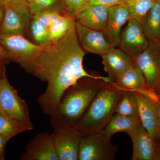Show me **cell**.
I'll return each instance as SVG.
<instances>
[{
    "mask_svg": "<svg viewBox=\"0 0 160 160\" xmlns=\"http://www.w3.org/2000/svg\"><path fill=\"white\" fill-rule=\"evenodd\" d=\"M86 52L80 46L75 27L55 42L43 46L26 71L47 83V88L38 98L43 112L54 113L63 93L85 77L97 78L111 83L105 77L86 71L83 65Z\"/></svg>",
    "mask_w": 160,
    "mask_h": 160,
    "instance_id": "cell-1",
    "label": "cell"
},
{
    "mask_svg": "<svg viewBox=\"0 0 160 160\" xmlns=\"http://www.w3.org/2000/svg\"><path fill=\"white\" fill-rule=\"evenodd\" d=\"M106 82L85 77L66 89L50 117V124L54 130L74 126Z\"/></svg>",
    "mask_w": 160,
    "mask_h": 160,
    "instance_id": "cell-2",
    "label": "cell"
},
{
    "mask_svg": "<svg viewBox=\"0 0 160 160\" xmlns=\"http://www.w3.org/2000/svg\"><path fill=\"white\" fill-rule=\"evenodd\" d=\"M124 91L106 82L74 126L84 136L102 132L115 113Z\"/></svg>",
    "mask_w": 160,
    "mask_h": 160,
    "instance_id": "cell-3",
    "label": "cell"
},
{
    "mask_svg": "<svg viewBox=\"0 0 160 160\" xmlns=\"http://www.w3.org/2000/svg\"><path fill=\"white\" fill-rule=\"evenodd\" d=\"M0 109L12 118L33 129L28 105L10 85L5 71L0 78Z\"/></svg>",
    "mask_w": 160,
    "mask_h": 160,
    "instance_id": "cell-4",
    "label": "cell"
},
{
    "mask_svg": "<svg viewBox=\"0 0 160 160\" xmlns=\"http://www.w3.org/2000/svg\"><path fill=\"white\" fill-rule=\"evenodd\" d=\"M0 45L6 48L8 57L26 70L43 46L34 44L21 35L0 34Z\"/></svg>",
    "mask_w": 160,
    "mask_h": 160,
    "instance_id": "cell-5",
    "label": "cell"
},
{
    "mask_svg": "<svg viewBox=\"0 0 160 160\" xmlns=\"http://www.w3.org/2000/svg\"><path fill=\"white\" fill-rule=\"evenodd\" d=\"M118 150L102 132L87 135L80 143L78 160H114Z\"/></svg>",
    "mask_w": 160,
    "mask_h": 160,
    "instance_id": "cell-6",
    "label": "cell"
},
{
    "mask_svg": "<svg viewBox=\"0 0 160 160\" xmlns=\"http://www.w3.org/2000/svg\"><path fill=\"white\" fill-rule=\"evenodd\" d=\"M134 60L149 88L157 92L160 87V43H149L148 48Z\"/></svg>",
    "mask_w": 160,
    "mask_h": 160,
    "instance_id": "cell-7",
    "label": "cell"
},
{
    "mask_svg": "<svg viewBox=\"0 0 160 160\" xmlns=\"http://www.w3.org/2000/svg\"><path fill=\"white\" fill-rule=\"evenodd\" d=\"M52 134L59 160H78L80 144L84 135L74 126L55 129Z\"/></svg>",
    "mask_w": 160,
    "mask_h": 160,
    "instance_id": "cell-8",
    "label": "cell"
},
{
    "mask_svg": "<svg viewBox=\"0 0 160 160\" xmlns=\"http://www.w3.org/2000/svg\"><path fill=\"white\" fill-rule=\"evenodd\" d=\"M149 42L142 24L130 19L121 32L118 47L134 59L149 46Z\"/></svg>",
    "mask_w": 160,
    "mask_h": 160,
    "instance_id": "cell-9",
    "label": "cell"
},
{
    "mask_svg": "<svg viewBox=\"0 0 160 160\" xmlns=\"http://www.w3.org/2000/svg\"><path fill=\"white\" fill-rule=\"evenodd\" d=\"M128 135L133 147L132 160H160V143L140 123Z\"/></svg>",
    "mask_w": 160,
    "mask_h": 160,
    "instance_id": "cell-10",
    "label": "cell"
},
{
    "mask_svg": "<svg viewBox=\"0 0 160 160\" xmlns=\"http://www.w3.org/2000/svg\"><path fill=\"white\" fill-rule=\"evenodd\" d=\"M5 14L0 27V34L25 36L32 15L27 5L4 6Z\"/></svg>",
    "mask_w": 160,
    "mask_h": 160,
    "instance_id": "cell-11",
    "label": "cell"
},
{
    "mask_svg": "<svg viewBox=\"0 0 160 160\" xmlns=\"http://www.w3.org/2000/svg\"><path fill=\"white\" fill-rule=\"evenodd\" d=\"M21 160H59L52 134L41 132L35 136L26 146Z\"/></svg>",
    "mask_w": 160,
    "mask_h": 160,
    "instance_id": "cell-12",
    "label": "cell"
},
{
    "mask_svg": "<svg viewBox=\"0 0 160 160\" xmlns=\"http://www.w3.org/2000/svg\"><path fill=\"white\" fill-rule=\"evenodd\" d=\"M76 31L80 46L86 53L103 55L113 48L103 32L90 29L76 22Z\"/></svg>",
    "mask_w": 160,
    "mask_h": 160,
    "instance_id": "cell-13",
    "label": "cell"
},
{
    "mask_svg": "<svg viewBox=\"0 0 160 160\" xmlns=\"http://www.w3.org/2000/svg\"><path fill=\"white\" fill-rule=\"evenodd\" d=\"M129 19V11L125 2L109 7L103 33L108 42L113 47L118 46L122 28Z\"/></svg>",
    "mask_w": 160,
    "mask_h": 160,
    "instance_id": "cell-14",
    "label": "cell"
},
{
    "mask_svg": "<svg viewBox=\"0 0 160 160\" xmlns=\"http://www.w3.org/2000/svg\"><path fill=\"white\" fill-rule=\"evenodd\" d=\"M101 57L104 70L107 72L108 77L112 84L123 72L135 64L132 58L116 47L111 48Z\"/></svg>",
    "mask_w": 160,
    "mask_h": 160,
    "instance_id": "cell-15",
    "label": "cell"
},
{
    "mask_svg": "<svg viewBox=\"0 0 160 160\" xmlns=\"http://www.w3.org/2000/svg\"><path fill=\"white\" fill-rule=\"evenodd\" d=\"M109 8L102 5L85 6L72 16L83 26L103 32L107 23Z\"/></svg>",
    "mask_w": 160,
    "mask_h": 160,
    "instance_id": "cell-16",
    "label": "cell"
},
{
    "mask_svg": "<svg viewBox=\"0 0 160 160\" xmlns=\"http://www.w3.org/2000/svg\"><path fill=\"white\" fill-rule=\"evenodd\" d=\"M133 92L137 100L139 117L142 125L155 140L160 142L156 103L141 92Z\"/></svg>",
    "mask_w": 160,
    "mask_h": 160,
    "instance_id": "cell-17",
    "label": "cell"
},
{
    "mask_svg": "<svg viewBox=\"0 0 160 160\" xmlns=\"http://www.w3.org/2000/svg\"><path fill=\"white\" fill-rule=\"evenodd\" d=\"M112 84L122 90L139 91L149 89L144 76L136 64L123 72Z\"/></svg>",
    "mask_w": 160,
    "mask_h": 160,
    "instance_id": "cell-18",
    "label": "cell"
},
{
    "mask_svg": "<svg viewBox=\"0 0 160 160\" xmlns=\"http://www.w3.org/2000/svg\"><path fill=\"white\" fill-rule=\"evenodd\" d=\"M141 123L139 117L138 116L115 113L102 132L108 138H111L113 134L118 132H126L129 135Z\"/></svg>",
    "mask_w": 160,
    "mask_h": 160,
    "instance_id": "cell-19",
    "label": "cell"
},
{
    "mask_svg": "<svg viewBox=\"0 0 160 160\" xmlns=\"http://www.w3.org/2000/svg\"><path fill=\"white\" fill-rule=\"evenodd\" d=\"M149 43H160V3L155 2L141 23Z\"/></svg>",
    "mask_w": 160,
    "mask_h": 160,
    "instance_id": "cell-20",
    "label": "cell"
},
{
    "mask_svg": "<svg viewBox=\"0 0 160 160\" xmlns=\"http://www.w3.org/2000/svg\"><path fill=\"white\" fill-rule=\"evenodd\" d=\"M76 21L72 16L62 14L52 23L47 33L50 42H55L75 28Z\"/></svg>",
    "mask_w": 160,
    "mask_h": 160,
    "instance_id": "cell-21",
    "label": "cell"
},
{
    "mask_svg": "<svg viewBox=\"0 0 160 160\" xmlns=\"http://www.w3.org/2000/svg\"><path fill=\"white\" fill-rule=\"evenodd\" d=\"M31 130L28 126L12 118L0 109V135L9 140L23 132Z\"/></svg>",
    "mask_w": 160,
    "mask_h": 160,
    "instance_id": "cell-22",
    "label": "cell"
},
{
    "mask_svg": "<svg viewBox=\"0 0 160 160\" xmlns=\"http://www.w3.org/2000/svg\"><path fill=\"white\" fill-rule=\"evenodd\" d=\"M115 113L139 116L138 106L134 92L130 90L124 91L117 106Z\"/></svg>",
    "mask_w": 160,
    "mask_h": 160,
    "instance_id": "cell-23",
    "label": "cell"
},
{
    "mask_svg": "<svg viewBox=\"0 0 160 160\" xmlns=\"http://www.w3.org/2000/svg\"><path fill=\"white\" fill-rule=\"evenodd\" d=\"M32 15L49 9H58L69 14L61 0H25Z\"/></svg>",
    "mask_w": 160,
    "mask_h": 160,
    "instance_id": "cell-24",
    "label": "cell"
},
{
    "mask_svg": "<svg viewBox=\"0 0 160 160\" xmlns=\"http://www.w3.org/2000/svg\"><path fill=\"white\" fill-rule=\"evenodd\" d=\"M154 3L152 0H127L125 2L129 11L130 19L136 20L141 23Z\"/></svg>",
    "mask_w": 160,
    "mask_h": 160,
    "instance_id": "cell-25",
    "label": "cell"
},
{
    "mask_svg": "<svg viewBox=\"0 0 160 160\" xmlns=\"http://www.w3.org/2000/svg\"><path fill=\"white\" fill-rule=\"evenodd\" d=\"M29 27L32 37L36 44L44 46L50 42L47 31L41 26L35 15H32Z\"/></svg>",
    "mask_w": 160,
    "mask_h": 160,
    "instance_id": "cell-26",
    "label": "cell"
},
{
    "mask_svg": "<svg viewBox=\"0 0 160 160\" xmlns=\"http://www.w3.org/2000/svg\"><path fill=\"white\" fill-rule=\"evenodd\" d=\"M62 14H69L58 9H49L39 12L35 15L39 22L46 31L58 18ZM70 15V14H69Z\"/></svg>",
    "mask_w": 160,
    "mask_h": 160,
    "instance_id": "cell-27",
    "label": "cell"
},
{
    "mask_svg": "<svg viewBox=\"0 0 160 160\" xmlns=\"http://www.w3.org/2000/svg\"><path fill=\"white\" fill-rule=\"evenodd\" d=\"M89 0H64L68 12L72 16L88 3Z\"/></svg>",
    "mask_w": 160,
    "mask_h": 160,
    "instance_id": "cell-28",
    "label": "cell"
},
{
    "mask_svg": "<svg viewBox=\"0 0 160 160\" xmlns=\"http://www.w3.org/2000/svg\"><path fill=\"white\" fill-rule=\"evenodd\" d=\"M127 0H89L86 6L102 5L110 7L125 3Z\"/></svg>",
    "mask_w": 160,
    "mask_h": 160,
    "instance_id": "cell-29",
    "label": "cell"
},
{
    "mask_svg": "<svg viewBox=\"0 0 160 160\" xmlns=\"http://www.w3.org/2000/svg\"><path fill=\"white\" fill-rule=\"evenodd\" d=\"M0 4L4 6L6 5L18 6L26 5L25 0H0Z\"/></svg>",
    "mask_w": 160,
    "mask_h": 160,
    "instance_id": "cell-30",
    "label": "cell"
},
{
    "mask_svg": "<svg viewBox=\"0 0 160 160\" xmlns=\"http://www.w3.org/2000/svg\"><path fill=\"white\" fill-rule=\"evenodd\" d=\"M9 141L8 139L0 135V160H4L5 146Z\"/></svg>",
    "mask_w": 160,
    "mask_h": 160,
    "instance_id": "cell-31",
    "label": "cell"
},
{
    "mask_svg": "<svg viewBox=\"0 0 160 160\" xmlns=\"http://www.w3.org/2000/svg\"><path fill=\"white\" fill-rule=\"evenodd\" d=\"M157 112L158 126L159 132L160 133V101L156 103Z\"/></svg>",
    "mask_w": 160,
    "mask_h": 160,
    "instance_id": "cell-32",
    "label": "cell"
},
{
    "mask_svg": "<svg viewBox=\"0 0 160 160\" xmlns=\"http://www.w3.org/2000/svg\"><path fill=\"white\" fill-rule=\"evenodd\" d=\"M4 14H5V8L4 6L0 4V27L2 23L3 18H4Z\"/></svg>",
    "mask_w": 160,
    "mask_h": 160,
    "instance_id": "cell-33",
    "label": "cell"
},
{
    "mask_svg": "<svg viewBox=\"0 0 160 160\" xmlns=\"http://www.w3.org/2000/svg\"><path fill=\"white\" fill-rule=\"evenodd\" d=\"M7 57H8L7 52L3 48L2 46L0 45V59Z\"/></svg>",
    "mask_w": 160,
    "mask_h": 160,
    "instance_id": "cell-34",
    "label": "cell"
},
{
    "mask_svg": "<svg viewBox=\"0 0 160 160\" xmlns=\"http://www.w3.org/2000/svg\"><path fill=\"white\" fill-rule=\"evenodd\" d=\"M155 2L160 3V0H152Z\"/></svg>",
    "mask_w": 160,
    "mask_h": 160,
    "instance_id": "cell-35",
    "label": "cell"
},
{
    "mask_svg": "<svg viewBox=\"0 0 160 160\" xmlns=\"http://www.w3.org/2000/svg\"><path fill=\"white\" fill-rule=\"evenodd\" d=\"M157 92H158V94L159 95L160 97V89H159Z\"/></svg>",
    "mask_w": 160,
    "mask_h": 160,
    "instance_id": "cell-36",
    "label": "cell"
},
{
    "mask_svg": "<svg viewBox=\"0 0 160 160\" xmlns=\"http://www.w3.org/2000/svg\"><path fill=\"white\" fill-rule=\"evenodd\" d=\"M159 140H160V133L159 134Z\"/></svg>",
    "mask_w": 160,
    "mask_h": 160,
    "instance_id": "cell-37",
    "label": "cell"
},
{
    "mask_svg": "<svg viewBox=\"0 0 160 160\" xmlns=\"http://www.w3.org/2000/svg\"></svg>",
    "mask_w": 160,
    "mask_h": 160,
    "instance_id": "cell-38",
    "label": "cell"
},
{
    "mask_svg": "<svg viewBox=\"0 0 160 160\" xmlns=\"http://www.w3.org/2000/svg\"><path fill=\"white\" fill-rule=\"evenodd\" d=\"M159 89H158V90H159Z\"/></svg>",
    "mask_w": 160,
    "mask_h": 160,
    "instance_id": "cell-39",
    "label": "cell"
},
{
    "mask_svg": "<svg viewBox=\"0 0 160 160\" xmlns=\"http://www.w3.org/2000/svg\"></svg>",
    "mask_w": 160,
    "mask_h": 160,
    "instance_id": "cell-40",
    "label": "cell"
}]
</instances>
